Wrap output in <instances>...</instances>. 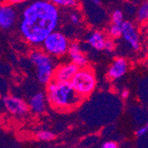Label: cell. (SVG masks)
Segmentation results:
<instances>
[{
	"instance_id": "obj_1",
	"label": "cell",
	"mask_w": 148,
	"mask_h": 148,
	"mask_svg": "<svg viewBox=\"0 0 148 148\" xmlns=\"http://www.w3.org/2000/svg\"><path fill=\"white\" fill-rule=\"evenodd\" d=\"M60 21L59 8L48 0H33L19 16V31L29 44L42 45L45 39L56 31Z\"/></svg>"
},
{
	"instance_id": "obj_2",
	"label": "cell",
	"mask_w": 148,
	"mask_h": 148,
	"mask_svg": "<svg viewBox=\"0 0 148 148\" xmlns=\"http://www.w3.org/2000/svg\"><path fill=\"white\" fill-rule=\"evenodd\" d=\"M45 95L50 106L59 112L71 111L84 101L70 83H60L53 80L46 85Z\"/></svg>"
},
{
	"instance_id": "obj_3",
	"label": "cell",
	"mask_w": 148,
	"mask_h": 148,
	"mask_svg": "<svg viewBox=\"0 0 148 148\" xmlns=\"http://www.w3.org/2000/svg\"><path fill=\"white\" fill-rule=\"evenodd\" d=\"M29 60L36 68L37 81L43 85H47L52 81L56 69L51 56L43 50H34L29 53Z\"/></svg>"
},
{
	"instance_id": "obj_4",
	"label": "cell",
	"mask_w": 148,
	"mask_h": 148,
	"mask_svg": "<svg viewBox=\"0 0 148 148\" xmlns=\"http://www.w3.org/2000/svg\"><path fill=\"white\" fill-rule=\"evenodd\" d=\"M70 84L79 96L84 99L90 97L97 87V77L90 66L79 69Z\"/></svg>"
},
{
	"instance_id": "obj_5",
	"label": "cell",
	"mask_w": 148,
	"mask_h": 148,
	"mask_svg": "<svg viewBox=\"0 0 148 148\" xmlns=\"http://www.w3.org/2000/svg\"><path fill=\"white\" fill-rule=\"evenodd\" d=\"M69 45V38L57 30L51 33L42 44L43 51L53 57H61L68 53Z\"/></svg>"
},
{
	"instance_id": "obj_6",
	"label": "cell",
	"mask_w": 148,
	"mask_h": 148,
	"mask_svg": "<svg viewBox=\"0 0 148 148\" xmlns=\"http://www.w3.org/2000/svg\"><path fill=\"white\" fill-rule=\"evenodd\" d=\"M3 106L6 111L13 116L22 117L29 112V105L23 99L14 95H6L2 99Z\"/></svg>"
},
{
	"instance_id": "obj_7",
	"label": "cell",
	"mask_w": 148,
	"mask_h": 148,
	"mask_svg": "<svg viewBox=\"0 0 148 148\" xmlns=\"http://www.w3.org/2000/svg\"><path fill=\"white\" fill-rule=\"evenodd\" d=\"M122 37L130 45V47L135 51H138L141 48L140 34L138 27L131 21H124L122 24Z\"/></svg>"
},
{
	"instance_id": "obj_8",
	"label": "cell",
	"mask_w": 148,
	"mask_h": 148,
	"mask_svg": "<svg viewBox=\"0 0 148 148\" xmlns=\"http://www.w3.org/2000/svg\"><path fill=\"white\" fill-rule=\"evenodd\" d=\"M130 69V63L123 57L115 58L107 69L106 76L110 81H116L123 77Z\"/></svg>"
},
{
	"instance_id": "obj_9",
	"label": "cell",
	"mask_w": 148,
	"mask_h": 148,
	"mask_svg": "<svg viewBox=\"0 0 148 148\" xmlns=\"http://www.w3.org/2000/svg\"><path fill=\"white\" fill-rule=\"evenodd\" d=\"M18 18L17 10L13 5L5 3L0 6V28L1 29H10L14 26Z\"/></svg>"
},
{
	"instance_id": "obj_10",
	"label": "cell",
	"mask_w": 148,
	"mask_h": 148,
	"mask_svg": "<svg viewBox=\"0 0 148 148\" xmlns=\"http://www.w3.org/2000/svg\"><path fill=\"white\" fill-rule=\"evenodd\" d=\"M79 68L74 63H65L56 66L53 74V81L60 83H70Z\"/></svg>"
},
{
	"instance_id": "obj_11",
	"label": "cell",
	"mask_w": 148,
	"mask_h": 148,
	"mask_svg": "<svg viewBox=\"0 0 148 148\" xmlns=\"http://www.w3.org/2000/svg\"><path fill=\"white\" fill-rule=\"evenodd\" d=\"M68 53L71 60V62L77 66L79 69L88 66V59L78 42L75 41L70 43Z\"/></svg>"
},
{
	"instance_id": "obj_12",
	"label": "cell",
	"mask_w": 148,
	"mask_h": 148,
	"mask_svg": "<svg viewBox=\"0 0 148 148\" xmlns=\"http://www.w3.org/2000/svg\"><path fill=\"white\" fill-rule=\"evenodd\" d=\"M47 99L44 92H36L29 100V108L35 114H41L45 111Z\"/></svg>"
},
{
	"instance_id": "obj_13",
	"label": "cell",
	"mask_w": 148,
	"mask_h": 148,
	"mask_svg": "<svg viewBox=\"0 0 148 148\" xmlns=\"http://www.w3.org/2000/svg\"><path fill=\"white\" fill-rule=\"evenodd\" d=\"M107 39V35L99 30L92 31L87 36V44L96 51H103L105 43Z\"/></svg>"
},
{
	"instance_id": "obj_14",
	"label": "cell",
	"mask_w": 148,
	"mask_h": 148,
	"mask_svg": "<svg viewBox=\"0 0 148 148\" xmlns=\"http://www.w3.org/2000/svg\"><path fill=\"white\" fill-rule=\"evenodd\" d=\"M136 19L140 24L148 23V0H145L138 8Z\"/></svg>"
},
{
	"instance_id": "obj_15",
	"label": "cell",
	"mask_w": 148,
	"mask_h": 148,
	"mask_svg": "<svg viewBox=\"0 0 148 148\" xmlns=\"http://www.w3.org/2000/svg\"><path fill=\"white\" fill-rule=\"evenodd\" d=\"M121 36H122V25L111 23L107 29V37L114 40Z\"/></svg>"
},
{
	"instance_id": "obj_16",
	"label": "cell",
	"mask_w": 148,
	"mask_h": 148,
	"mask_svg": "<svg viewBox=\"0 0 148 148\" xmlns=\"http://www.w3.org/2000/svg\"><path fill=\"white\" fill-rule=\"evenodd\" d=\"M58 8H75L78 5L77 0H48Z\"/></svg>"
},
{
	"instance_id": "obj_17",
	"label": "cell",
	"mask_w": 148,
	"mask_h": 148,
	"mask_svg": "<svg viewBox=\"0 0 148 148\" xmlns=\"http://www.w3.org/2000/svg\"><path fill=\"white\" fill-rule=\"evenodd\" d=\"M36 138L40 141H44V142H49L52 141L55 138L54 133H52L50 130H40L36 133Z\"/></svg>"
},
{
	"instance_id": "obj_18",
	"label": "cell",
	"mask_w": 148,
	"mask_h": 148,
	"mask_svg": "<svg viewBox=\"0 0 148 148\" xmlns=\"http://www.w3.org/2000/svg\"><path fill=\"white\" fill-rule=\"evenodd\" d=\"M124 22V15L123 12L121 10H114L111 14V23L122 25Z\"/></svg>"
},
{
	"instance_id": "obj_19",
	"label": "cell",
	"mask_w": 148,
	"mask_h": 148,
	"mask_svg": "<svg viewBox=\"0 0 148 148\" xmlns=\"http://www.w3.org/2000/svg\"><path fill=\"white\" fill-rule=\"evenodd\" d=\"M69 21L73 25H79L82 22V16H81L80 13L76 11H73L69 13Z\"/></svg>"
},
{
	"instance_id": "obj_20",
	"label": "cell",
	"mask_w": 148,
	"mask_h": 148,
	"mask_svg": "<svg viewBox=\"0 0 148 148\" xmlns=\"http://www.w3.org/2000/svg\"><path fill=\"white\" fill-rule=\"evenodd\" d=\"M116 49V44L114 42V39H111L109 37H107L106 41L105 43V46H104V51H106V52H113Z\"/></svg>"
},
{
	"instance_id": "obj_21",
	"label": "cell",
	"mask_w": 148,
	"mask_h": 148,
	"mask_svg": "<svg viewBox=\"0 0 148 148\" xmlns=\"http://www.w3.org/2000/svg\"><path fill=\"white\" fill-rule=\"evenodd\" d=\"M101 148H119V145L115 141H106L102 145Z\"/></svg>"
},
{
	"instance_id": "obj_22",
	"label": "cell",
	"mask_w": 148,
	"mask_h": 148,
	"mask_svg": "<svg viewBox=\"0 0 148 148\" xmlns=\"http://www.w3.org/2000/svg\"><path fill=\"white\" fill-rule=\"evenodd\" d=\"M147 131H148V128L145 125V126H143V127H140L139 129H138L137 130V131H136V136L137 137H143V136H145V134L147 133Z\"/></svg>"
},
{
	"instance_id": "obj_23",
	"label": "cell",
	"mask_w": 148,
	"mask_h": 148,
	"mask_svg": "<svg viewBox=\"0 0 148 148\" xmlns=\"http://www.w3.org/2000/svg\"><path fill=\"white\" fill-rule=\"evenodd\" d=\"M30 0H6V4L11 5H21V4H24L26 2H29Z\"/></svg>"
},
{
	"instance_id": "obj_24",
	"label": "cell",
	"mask_w": 148,
	"mask_h": 148,
	"mask_svg": "<svg viewBox=\"0 0 148 148\" xmlns=\"http://www.w3.org/2000/svg\"><path fill=\"white\" fill-rule=\"evenodd\" d=\"M121 97H122L123 99H126L130 97V90L128 89H123L121 92Z\"/></svg>"
},
{
	"instance_id": "obj_25",
	"label": "cell",
	"mask_w": 148,
	"mask_h": 148,
	"mask_svg": "<svg viewBox=\"0 0 148 148\" xmlns=\"http://www.w3.org/2000/svg\"><path fill=\"white\" fill-rule=\"evenodd\" d=\"M88 1H90V2L91 4L95 5H97V6L100 5V4H101L100 0H88Z\"/></svg>"
},
{
	"instance_id": "obj_26",
	"label": "cell",
	"mask_w": 148,
	"mask_h": 148,
	"mask_svg": "<svg viewBox=\"0 0 148 148\" xmlns=\"http://www.w3.org/2000/svg\"><path fill=\"white\" fill-rule=\"evenodd\" d=\"M146 51H147V55H148V41H147V44H146Z\"/></svg>"
},
{
	"instance_id": "obj_27",
	"label": "cell",
	"mask_w": 148,
	"mask_h": 148,
	"mask_svg": "<svg viewBox=\"0 0 148 148\" xmlns=\"http://www.w3.org/2000/svg\"><path fill=\"white\" fill-rule=\"evenodd\" d=\"M1 121H2V114L0 113V123H1Z\"/></svg>"
},
{
	"instance_id": "obj_28",
	"label": "cell",
	"mask_w": 148,
	"mask_h": 148,
	"mask_svg": "<svg viewBox=\"0 0 148 148\" xmlns=\"http://www.w3.org/2000/svg\"><path fill=\"white\" fill-rule=\"evenodd\" d=\"M145 126H146V127L148 128V121H147V123H146V124H145Z\"/></svg>"
},
{
	"instance_id": "obj_29",
	"label": "cell",
	"mask_w": 148,
	"mask_h": 148,
	"mask_svg": "<svg viewBox=\"0 0 148 148\" xmlns=\"http://www.w3.org/2000/svg\"><path fill=\"white\" fill-rule=\"evenodd\" d=\"M147 24H148V23H147Z\"/></svg>"
}]
</instances>
